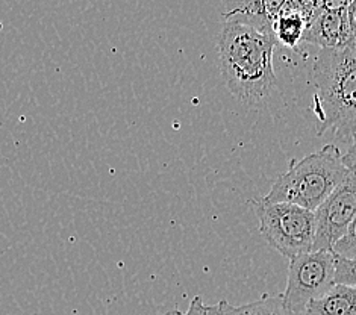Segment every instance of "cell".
<instances>
[{"mask_svg": "<svg viewBox=\"0 0 356 315\" xmlns=\"http://www.w3.org/2000/svg\"><path fill=\"white\" fill-rule=\"evenodd\" d=\"M276 38L248 24L225 22L218 37L220 70L232 96L259 108L277 88Z\"/></svg>", "mask_w": 356, "mask_h": 315, "instance_id": "6da1fadb", "label": "cell"}, {"mask_svg": "<svg viewBox=\"0 0 356 315\" xmlns=\"http://www.w3.org/2000/svg\"><path fill=\"white\" fill-rule=\"evenodd\" d=\"M314 115L318 137L356 138V49L318 50L312 64Z\"/></svg>", "mask_w": 356, "mask_h": 315, "instance_id": "7a4b0ae2", "label": "cell"}, {"mask_svg": "<svg viewBox=\"0 0 356 315\" xmlns=\"http://www.w3.org/2000/svg\"><path fill=\"white\" fill-rule=\"evenodd\" d=\"M349 172L340 147L326 144L300 161L293 159L286 172L271 184L270 191L259 200L262 203H291L314 212Z\"/></svg>", "mask_w": 356, "mask_h": 315, "instance_id": "3957f363", "label": "cell"}, {"mask_svg": "<svg viewBox=\"0 0 356 315\" xmlns=\"http://www.w3.org/2000/svg\"><path fill=\"white\" fill-rule=\"evenodd\" d=\"M259 220V232L270 247L291 261L314 250L316 214L291 203L252 200Z\"/></svg>", "mask_w": 356, "mask_h": 315, "instance_id": "277c9868", "label": "cell"}, {"mask_svg": "<svg viewBox=\"0 0 356 315\" xmlns=\"http://www.w3.org/2000/svg\"><path fill=\"white\" fill-rule=\"evenodd\" d=\"M334 285V252L312 250L290 261L284 302L291 311L307 314L308 306L321 299Z\"/></svg>", "mask_w": 356, "mask_h": 315, "instance_id": "5b68a950", "label": "cell"}, {"mask_svg": "<svg viewBox=\"0 0 356 315\" xmlns=\"http://www.w3.org/2000/svg\"><path fill=\"white\" fill-rule=\"evenodd\" d=\"M316 241L314 250L334 252L356 217V173L349 172L332 194L314 211Z\"/></svg>", "mask_w": 356, "mask_h": 315, "instance_id": "8992f818", "label": "cell"}, {"mask_svg": "<svg viewBox=\"0 0 356 315\" xmlns=\"http://www.w3.org/2000/svg\"><path fill=\"white\" fill-rule=\"evenodd\" d=\"M302 42L317 46L320 50H344L352 47L353 35L349 23V8L341 11H325L320 8L305 31Z\"/></svg>", "mask_w": 356, "mask_h": 315, "instance_id": "52a82bcc", "label": "cell"}, {"mask_svg": "<svg viewBox=\"0 0 356 315\" xmlns=\"http://www.w3.org/2000/svg\"><path fill=\"white\" fill-rule=\"evenodd\" d=\"M284 2H248L234 6L223 14L225 22H236L248 24L264 33L273 35V26L277 19V14L281 11Z\"/></svg>", "mask_w": 356, "mask_h": 315, "instance_id": "ba28073f", "label": "cell"}, {"mask_svg": "<svg viewBox=\"0 0 356 315\" xmlns=\"http://www.w3.org/2000/svg\"><path fill=\"white\" fill-rule=\"evenodd\" d=\"M208 315H305L291 311L284 302L281 294H266L259 300L235 306L227 300H220L217 305L208 306Z\"/></svg>", "mask_w": 356, "mask_h": 315, "instance_id": "9c48e42d", "label": "cell"}, {"mask_svg": "<svg viewBox=\"0 0 356 315\" xmlns=\"http://www.w3.org/2000/svg\"><path fill=\"white\" fill-rule=\"evenodd\" d=\"M305 315H356V286L334 285Z\"/></svg>", "mask_w": 356, "mask_h": 315, "instance_id": "30bf717a", "label": "cell"}, {"mask_svg": "<svg viewBox=\"0 0 356 315\" xmlns=\"http://www.w3.org/2000/svg\"><path fill=\"white\" fill-rule=\"evenodd\" d=\"M335 255V284L356 286V259H347Z\"/></svg>", "mask_w": 356, "mask_h": 315, "instance_id": "8fae6325", "label": "cell"}, {"mask_svg": "<svg viewBox=\"0 0 356 315\" xmlns=\"http://www.w3.org/2000/svg\"><path fill=\"white\" fill-rule=\"evenodd\" d=\"M334 252L347 259H356V217L347 229L346 235L335 244Z\"/></svg>", "mask_w": 356, "mask_h": 315, "instance_id": "7c38bea8", "label": "cell"}, {"mask_svg": "<svg viewBox=\"0 0 356 315\" xmlns=\"http://www.w3.org/2000/svg\"><path fill=\"white\" fill-rule=\"evenodd\" d=\"M164 315H208V306L203 303L202 297L197 296V297H194V299L191 300L188 309H186L185 312L170 311V312H167Z\"/></svg>", "mask_w": 356, "mask_h": 315, "instance_id": "4fadbf2b", "label": "cell"}, {"mask_svg": "<svg viewBox=\"0 0 356 315\" xmlns=\"http://www.w3.org/2000/svg\"><path fill=\"white\" fill-rule=\"evenodd\" d=\"M343 159H344L346 167L349 168L350 172L356 173V146L355 144H350L349 150H347L343 155Z\"/></svg>", "mask_w": 356, "mask_h": 315, "instance_id": "5bb4252c", "label": "cell"}, {"mask_svg": "<svg viewBox=\"0 0 356 315\" xmlns=\"http://www.w3.org/2000/svg\"><path fill=\"white\" fill-rule=\"evenodd\" d=\"M349 23L353 35V47L356 49V2H352L349 6Z\"/></svg>", "mask_w": 356, "mask_h": 315, "instance_id": "9a60e30c", "label": "cell"}, {"mask_svg": "<svg viewBox=\"0 0 356 315\" xmlns=\"http://www.w3.org/2000/svg\"><path fill=\"white\" fill-rule=\"evenodd\" d=\"M352 144H355V146H356V138H355V140H353V143H352Z\"/></svg>", "mask_w": 356, "mask_h": 315, "instance_id": "2e32d148", "label": "cell"}]
</instances>
